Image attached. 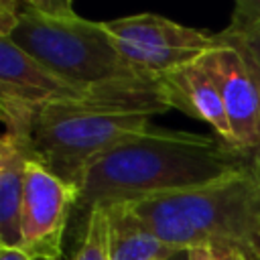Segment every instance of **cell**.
I'll list each match as a JSON object with an SVG mask.
<instances>
[{
  "mask_svg": "<svg viewBox=\"0 0 260 260\" xmlns=\"http://www.w3.org/2000/svg\"><path fill=\"white\" fill-rule=\"evenodd\" d=\"M122 205L179 252L213 248L260 260V183L250 165L197 189Z\"/></svg>",
  "mask_w": 260,
  "mask_h": 260,
  "instance_id": "cell-3",
  "label": "cell"
},
{
  "mask_svg": "<svg viewBox=\"0 0 260 260\" xmlns=\"http://www.w3.org/2000/svg\"><path fill=\"white\" fill-rule=\"evenodd\" d=\"M104 24L130 67L146 75L185 67L217 47L215 32L209 35L152 12L120 16Z\"/></svg>",
  "mask_w": 260,
  "mask_h": 260,
  "instance_id": "cell-5",
  "label": "cell"
},
{
  "mask_svg": "<svg viewBox=\"0 0 260 260\" xmlns=\"http://www.w3.org/2000/svg\"><path fill=\"white\" fill-rule=\"evenodd\" d=\"M0 37L83 89L140 75L120 55L106 24L79 16L69 0H2Z\"/></svg>",
  "mask_w": 260,
  "mask_h": 260,
  "instance_id": "cell-4",
  "label": "cell"
},
{
  "mask_svg": "<svg viewBox=\"0 0 260 260\" xmlns=\"http://www.w3.org/2000/svg\"><path fill=\"white\" fill-rule=\"evenodd\" d=\"M32 158L28 140L2 134L0 140V244L20 246V209L24 173Z\"/></svg>",
  "mask_w": 260,
  "mask_h": 260,
  "instance_id": "cell-10",
  "label": "cell"
},
{
  "mask_svg": "<svg viewBox=\"0 0 260 260\" xmlns=\"http://www.w3.org/2000/svg\"><path fill=\"white\" fill-rule=\"evenodd\" d=\"M71 260H110L106 207L98 205L85 215V230Z\"/></svg>",
  "mask_w": 260,
  "mask_h": 260,
  "instance_id": "cell-13",
  "label": "cell"
},
{
  "mask_svg": "<svg viewBox=\"0 0 260 260\" xmlns=\"http://www.w3.org/2000/svg\"><path fill=\"white\" fill-rule=\"evenodd\" d=\"M248 165H250V169H252V173L256 175V179H258V183H260V148L250 156V160H248Z\"/></svg>",
  "mask_w": 260,
  "mask_h": 260,
  "instance_id": "cell-16",
  "label": "cell"
},
{
  "mask_svg": "<svg viewBox=\"0 0 260 260\" xmlns=\"http://www.w3.org/2000/svg\"><path fill=\"white\" fill-rule=\"evenodd\" d=\"M89 89L67 83L26 55L8 37H0V100H12L41 110L51 104L79 100Z\"/></svg>",
  "mask_w": 260,
  "mask_h": 260,
  "instance_id": "cell-8",
  "label": "cell"
},
{
  "mask_svg": "<svg viewBox=\"0 0 260 260\" xmlns=\"http://www.w3.org/2000/svg\"><path fill=\"white\" fill-rule=\"evenodd\" d=\"M106 215L110 260H173L181 254L154 236L126 205H106Z\"/></svg>",
  "mask_w": 260,
  "mask_h": 260,
  "instance_id": "cell-11",
  "label": "cell"
},
{
  "mask_svg": "<svg viewBox=\"0 0 260 260\" xmlns=\"http://www.w3.org/2000/svg\"><path fill=\"white\" fill-rule=\"evenodd\" d=\"M0 260H35L20 246H4L0 244Z\"/></svg>",
  "mask_w": 260,
  "mask_h": 260,
  "instance_id": "cell-15",
  "label": "cell"
},
{
  "mask_svg": "<svg viewBox=\"0 0 260 260\" xmlns=\"http://www.w3.org/2000/svg\"><path fill=\"white\" fill-rule=\"evenodd\" d=\"M248 167V158L219 136L150 126L102 156L79 183L77 209L118 205L209 185Z\"/></svg>",
  "mask_w": 260,
  "mask_h": 260,
  "instance_id": "cell-1",
  "label": "cell"
},
{
  "mask_svg": "<svg viewBox=\"0 0 260 260\" xmlns=\"http://www.w3.org/2000/svg\"><path fill=\"white\" fill-rule=\"evenodd\" d=\"M185 254H187V260H242L234 252H223V250H213V248H195Z\"/></svg>",
  "mask_w": 260,
  "mask_h": 260,
  "instance_id": "cell-14",
  "label": "cell"
},
{
  "mask_svg": "<svg viewBox=\"0 0 260 260\" xmlns=\"http://www.w3.org/2000/svg\"><path fill=\"white\" fill-rule=\"evenodd\" d=\"M158 85L169 108H175L213 128L215 136L236 148L219 91L199 61L158 75Z\"/></svg>",
  "mask_w": 260,
  "mask_h": 260,
  "instance_id": "cell-9",
  "label": "cell"
},
{
  "mask_svg": "<svg viewBox=\"0 0 260 260\" xmlns=\"http://www.w3.org/2000/svg\"><path fill=\"white\" fill-rule=\"evenodd\" d=\"M77 189L37 158L24 173V195L20 209V248L35 260H63V236L69 213L77 207Z\"/></svg>",
  "mask_w": 260,
  "mask_h": 260,
  "instance_id": "cell-6",
  "label": "cell"
},
{
  "mask_svg": "<svg viewBox=\"0 0 260 260\" xmlns=\"http://www.w3.org/2000/svg\"><path fill=\"white\" fill-rule=\"evenodd\" d=\"M199 63L219 91L236 148L250 160V156L260 148V89L250 69L236 49L219 43L203 55Z\"/></svg>",
  "mask_w": 260,
  "mask_h": 260,
  "instance_id": "cell-7",
  "label": "cell"
},
{
  "mask_svg": "<svg viewBox=\"0 0 260 260\" xmlns=\"http://www.w3.org/2000/svg\"><path fill=\"white\" fill-rule=\"evenodd\" d=\"M173 260H187V254H185V252H181V254H179V256H175Z\"/></svg>",
  "mask_w": 260,
  "mask_h": 260,
  "instance_id": "cell-17",
  "label": "cell"
},
{
  "mask_svg": "<svg viewBox=\"0 0 260 260\" xmlns=\"http://www.w3.org/2000/svg\"><path fill=\"white\" fill-rule=\"evenodd\" d=\"M167 110L152 75L93 85L79 100L39 110L30 138L32 158L79 193V183L98 156L148 130L152 116Z\"/></svg>",
  "mask_w": 260,
  "mask_h": 260,
  "instance_id": "cell-2",
  "label": "cell"
},
{
  "mask_svg": "<svg viewBox=\"0 0 260 260\" xmlns=\"http://www.w3.org/2000/svg\"><path fill=\"white\" fill-rule=\"evenodd\" d=\"M215 41L242 55L260 89V0H238L230 24L215 32Z\"/></svg>",
  "mask_w": 260,
  "mask_h": 260,
  "instance_id": "cell-12",
  "label": "cell"
}]
</instances>
